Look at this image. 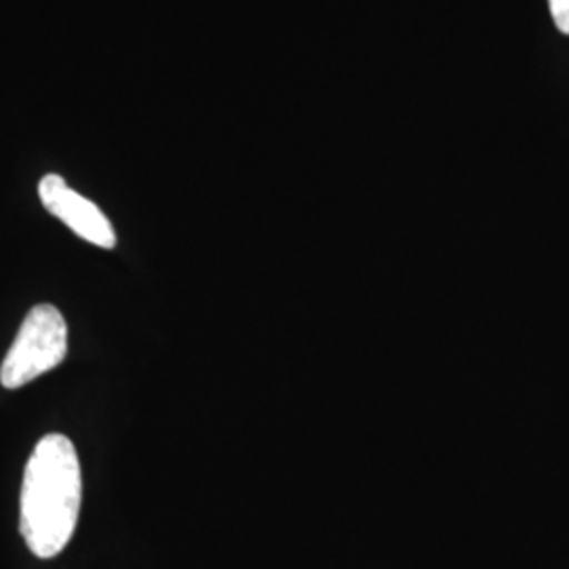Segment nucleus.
Wrapping results in <instances>:
<instances>
[{
    "instance_id": "obj_1",
    "label": "nucleus",
    "mask_w": 569,
    "mask_h": 569,
    "mask_svg": "<svg viewBox=\"0 0 569 569\" xmlns=\"http://www.w3.org/2000/svg\"><path fill=\"white\" fill-rule=\"evenodd\" d=\"M82 502L77 449L63 435H47L30 453L21 486L20 531L39 559H53L68 547Z\"/></svg>"
},
{
    "instance_id": "obj_2",
    "label": "nucleus",
    "mask_w": 569,
    "mask_h": 569,
    "mask_svg": "<svg viewBox=\"0 0 569 569\" xmlns=\"http://www.w3.org/2000/svg\"><path fill=\"white\" fill-rule=\"evenodd\" d=\"M68 355V326L56 306H34L23 319L16 342L9 348L2 367L0 385L9 390L49 373Z\"/></svg>"
},
{
    "instance_id": "obj_3",
    "label": "nucleus",
    "mask_w": 569,
    "mask_h": 569,
    "mask_svg": "<svg viewBox=\"0 0 569 569\" xmlns=\"http://www.w3.org/2000/svg\"><path fill=\"white\" fill-rule=\"evenodd\" d=\"M39 197L51 216H56L87 243L98 244L102 249L117 247V232L102 209L72 190L61 176H44L39 183Z\"/></svg>"
},
{
    "instance_id": "obj_4",
    "label": "nucleus",
    "mask_w": 569,
    "mask_h": 569,
    "mask_svg": "<svg viewBox=\"0 0 569 569\" xmlns=\"http://www.w3.org/2000/svg\"><path fill=\"white\" fill-rule=\"evenodd\" d=\"M549 4L555 26L569 37V0H549Z\"/></svg>"
}]
</instances>
